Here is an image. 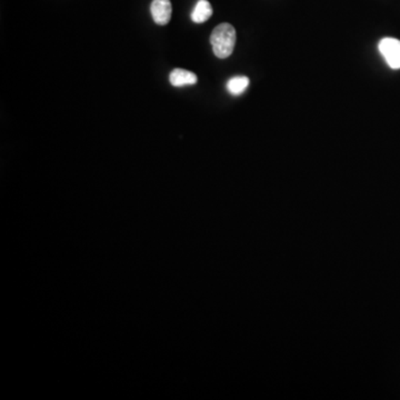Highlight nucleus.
Returning <instances> with one entry per match:
<instances>
[{
    "label": "nucleus",
    "instance_id": "nucleus-1",
    "mask_svg": "<svg viewBox=\"0 0 400 400\" xmlns=\"http://www.w3.org/2000/svg\"><path fill=\"white\" fill-rule=\"evenodd\" d=\"M213 54L220 59L229 57L236 45V30L230 24H220L213 29L211 36Z\"/></svg>",
    "mask_w": 400,
    "mask_h": 400
},
{
    "label": "nucleus",
    "instance_id": "nucleus-2",
    "mask_svg": "<svg viewBox=\"0 0 400 400\" xmlns=\"http://www.w3.org/2000/svg\"><path fill=\"white\" fill-rule=\"evenodd\" d=\"M378 48L390 68L400 69V40L384 38L380 40Z\"/></svg>",
    "mask_w": 400,
    "mask_h": 400
},
{
    "label": "nucleus",
    "instance_id": "nucleus-3",
    "mask_svg": "<svg viewBox=\"0 0 400 400\" xmlns=\"http://www.w3.org/2000/svg\"><path fill=\"white\" fill-rule=\"evenodd\" d=\"M172 4L170 0H153L151 6V16L159 26L168 24L172 18Z\"/></svg>",
    "mask_w": 400,
    "mask_h": 400
},
{
    "label": "nucleus",
    "instance_id": "nucleus-4",
    "mask_svg": "<svg viewBox=\"0 0 400 400\" xmlns=\"http://www.w3.org/2000/svg\"><path fill=\"white\" fill-rule=\"evenodd\" d=\"M169 81L174 87H184L188 85H195L197 83V76L192 71H184V69H174L169 76Z\"/></svg>",
    "mask_w": 400,
    "mask_h": 400
},
{
    "label": "nucleus",
    "instance_id": "nucleus-5",
    "mask_svg": "<svg viewBox=\"0 0 400 400\" xmlns=\"http://www.w3.org/2000/svg\"><path fill=\"white\" fill-rule=\"evenodd\" d=\"M213 16V7L207 0H199L192 13V20L196 24H203Z\"/></svg>",
    "mask_w": 400,
    "mask_h": 400
},
{
    "label": "nucleus",
    "instance_id": "nucleus-6",
    "mask_svg": "<svg viewBox=\"0 0 400 400\" xmlns=\"http://www.w3.org/2000/svg\"><path fill=\"white\" fill-rule=\"evenodd\" d=\"M249 86V78L246 76H237L234 78L229 79L227 83V89L233 96H240Z\"/></svg>",
    "mask_w": 400,
    "mask_h": 400
}]
</instances>
